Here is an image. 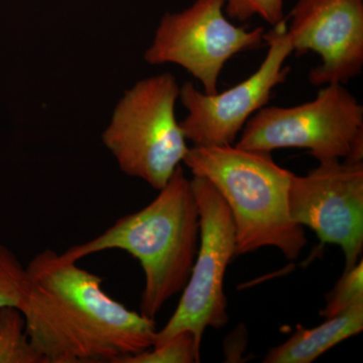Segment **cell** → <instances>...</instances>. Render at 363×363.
<instances>
[{
	"mask_svg": "<svg viewBox=\"0 0 363 363\" xmlns=\"http://www.w3.org/2000/svg\"><path fill=\"white\" fill-rule=\"evenodd\" d=\"M26 267L21 311L45 363H118L154 345L156 321L112 298L101 277L49 248Z\"/></svg>",
	"mask_w": 363,
	"mask_h": 363,
	"instance_id": "obj_1",
	"label": "cell"
},
{
	"mask_svg": "<svg viewBox=\"0 0 363 363\" xmlns=\"http://www.w3.org/2000/svg\"><path fill=\"white\" fill-rule=\"evenodd\" d=\"M199 240V210L191 180L179 166L149 205L61 255L78 262L105 250L128 252L140 262L145 274L140 312L155 320L169 298L187 285Z\"/></svg>",
	"mask_w": 363,
	"mask_h": 363,
	"instance_id": "obj_2",
	"label": "cell"
},
{
	"mask_svg": "<svg viewBox=\"0 0 363 363\" xmlns=\"http://www.w3.org/2000/svg\"><path fill=\"white\" fill-rule=\"evenodd\" d=\"M183 162L193 176L209 181L230 210L235 255L272 247L286 259H298L307 238L303 226L294 222L289 212L294 173L279 167L272 152L233 145H193Z\"/></svg>",
	"mask_w": 363,
	"mask_h": 363,
	"instance_id": "obj_3",
	"label": "cell"
},
{
	"mask_svg": "<svg viewBox=\"0 0 363 363\" xmlns=\"http://www.w3.org/2000/svg\"><path fill=\"white\" fill-rule=\"evenodd\" d=\"M180 86L172 74L143 79L121 98L102 142L125 175L156 190L166 186L189 147L177 121Z\"/></svg>",
	"mask_w": 363,
	"mask_h": 363,
	"instance_id": "obj_4",
	"label": "cell"
},
{
	"mask_svg": "<svg viewBox=\"0 0 363 363\" xmlns=\"http://www.w3.org/2000/svg\"><path fill=\"white\" fill-rule=\"evenodd\" d=\"M241 131L240 149L298 147L319 162H363V106L339 83L327 84L307 104L262 107Z\"/></svg>",
	"mask_w": 363,
	"mask_h": 363,
	"instance_id": "obj_5",
	"label": "cell"
},
{
	"mask_svg": "<svg viewBox=\"0 0 363 363\" xmlns=\"http://www.w3.org/2000/svg\"><path fill=\"white\" fill-rule=\"evenodd\" d=\"M200 216V240L190 278L175 313L157 330L154 345L166 343L183 331H190L201 346L209 327L220 329L228 323L224 279L235 257V227L230 210L209 181L191 180Z\"/></svg>",
	"mask_w": 363,
	"mask_h": 363,
	"instance_id": "obj_6",
	"label": "cell"
},
{
	"mask_svg": "<svg viewBox=\"0 0 363 363\" xmlns=\"http://www.w3.org/2000/svg\"><path fill=\"white\" fill-rule=\"evenodd\" d=\"M225 0H195L180 13H166L145 60L150 65L176 64L202 83L204 92H218L224 66L238 52L259 47L264 28L248 30L224 16Z\"/></svg>",
	"mask_w": 363,
	"mask_h": 363,
	"instance_id": "obj_7",
	"label": "cell"
},
{
	"mask_svg": "<svg viewBox=\"0 0 363 363\" xmlns=\"http://www.w3.org/2000/svg\"><path fill=\"white\" fill-rule=\"evenodd\" d=\"M286 20L264 33L269 45L259 69L230 89L207 94L186 82L180 87L179 99L187 111L181 124L186 140L196 147L229 145L255 113L269 104L272 90L283 84L290 73L284 64L293 52L286 32Z\"/></svg>",
	"mask_w": 363,
	"mask_h": 363,
	"instance_id": "obj_8",
	"label": "cell"
},
{
	"mask_svg": "<svg viewBox=\"0 0 363 363\" xmlns=\"http://www.w3.org/2000/svg\"><path fill=\"white\" fill-rule=\"evenodd\" d=\"M289 212L323 243L340 247L344 272L359 262L363 250V162H319L306 176L294 174Z\"/></svg>",
	"mask_w": 363,
	"mask_h": 363,
	"instance_id": "obj_9",
	"label": "cell"
},
{
	"mask_svg": "<svg viewBox=\"0 0 363 363\" xmlns=\"http://www.w3.org/2000/svg\"><path fill=\"white\" fill-rule=\"evenodd\" d=\"M286 28L293 52H314L322 63L312 85L345 84L363 68V0H298Z\"/></svg>",
	"mask_w": 363,
	"mask_h": 363,
	"instance_id": "obj_10",
	"label": "cell"
},
{
	"mask_svg": "<svg viewBox=\"0 0 363 363\" xmlns=\"http://www.w3.org/2000/svg\"><path fill=\"white\" fill-rule=\"evenodd\" d=\"M363 330V298L314 328L298 326L292 336L272 348L264 363H311L334 346Z\"/></svg>",
	"mask_w": 363,
	"mask_h": 363,
	"instance_id": "obj_11",
	"label": "cell"
},
{
	"mask_svg": "<svg viewBox=\"0 0 363 363\" xmlns=\"http://www.w3.org/2000/svg\"><path fill=\"white\" fill-rule=\"evenodd\" d=\"M0 363H45L30 342L20 309H0Z\"/></svg>",
	"mask_w": 363,
	"mask_h": 363,
	"instance_id": "obj_12",
	"label": "cell"
},
{
	"mask_svg": "<svg viewBox=\"0 0 363 363\" xmlns=\"http://www.w3.org/2000/svg\"><path fill=\"white\" fill-rule=\"evenodd\" d=\"M201 346L190 331H183L166 343L121 358L118 363H194L200 362Z\"/></svg>",
	"mask_w": 363,
	"mask_h": 363,
	"instance_id": "obj_13",
	"label": "cell"
},
{
	"mask_svg": "<svg viewBox=\"0 0 363 363\" xmlns=\"http://www.w3.org/2000/svg\"><path fill=\"white\" fill-rule=\"evenodd\" d=\"M26 288V267L9 248L0 243V309L14 307L21 310Z\"/></svg>",
	"mask_w": 363,
	"mask_h": 363,
	"instance_id": "obj_14",
	"label": "cell"
},
{
	"mask_svg": "<svg viewBox=\"0 0 363 363\" xmlns=\"http://www.w3.org/2000/svg\"><path fill=\"white\" fill-rule=\"evenodd\" d=\"M363 298V262L362 259L343 272L342 277L335 288L327 296V303L320 315L331 318L340 314L351 307L358 300Z\"/></svg>",
	"mask_w": 363,
	"mask_h": 363,
	"instance_id": "obj_15",
	"label": "cell"
},
{
	"mask_svg": "<svg viewBox=\"0 0 363 363\" xmlns=\"http://www.w3.org/2000/svg\"><path fill=\"white\" fill-rule=\"evenodd\" d=\"M224 11L229 18L240 21L259 16L271 26L285 20L284 0H225Z\"/></svg>",
	"mask_w": 363,
	"mask_h": 363,
	"instance_id": "obj_16",
	"label": "cell"
}]
</instances>
